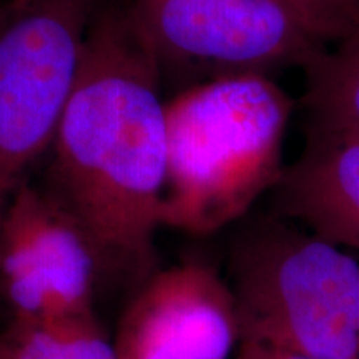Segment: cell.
I'll return each instance as SVG.
<instances>
[{"label":"cell","instance_id":"6da1fadb","mask_svg":"<svg viewBox=\"0 0 359 359\" xmlns=\"http://www.w3.org/2000/svg\"><path fill=\"white\" fill-rule=\"evenodd\" d=\"M161 72L128 11H98L48 150L42 188L95 246L103 278L156 271L167 182Z\"/></svg>","mask_w":359,"mask_h":359},{"label":"cell","instance_id":"7a4b0ae2","mask_svg":"<svg viewBox=\"0 0 359 359\" xmlns=\"http://www.w3.org/2000/svg\"><path fill=\"white\" fill-rule=\"evenodd\" d=\"M294 102L269 75L183 88L167 102L161 226L205 236L236 223L280 182Z\"/></svg>","mask_w":359,"mask_h":359},{"label":"cell","instance_id":"3957f363","mask_svg":"<svg viewBox=\"0 0 359 359\" xmlns=\"http://www.w3.org/2000/svg\"><path fill=\"white\" fill-rule=\"evenodd\" d=\"M240 339L309 359H359V262L290 219L251 222L226 278Z\"/></svg>","mask_w":359,"mask_h":359},{"label":"cell","instance_id":"277c9868","mask_svg":"<svg viewBox=\"0 0 359 359\" xmlns=\"http://www.w3.org/2000/svg\"><path fill=\"white\" fill-rule=\"evenodd\" d=\"M98 0H13L0 11V223L47 158Z\"/></svg>","mask_w":359,"mask_h":359},{"label":"cell","instance_id":"5b68a950","mask_svg":"<svg viewBox=\"0 0 359 359\" xmlns=\"http://www.w3.org/2000/svg\"><path fill=\"white\" fill-rule=\"evenodd\" d=\"M128 12L161 77L191 85L303 69L327 47L290 0H133Z\"/></svg>","mask_w":359,"mask_h":359},{"label":"cell","instance_id":"8992f818","mask_svg":"<svg viewBox=\"0 0 359 359\" xmlns=\"http://www.w3.org/2000/svg\"><path fill=\"white\" fill-rule=\"evenodd\" d=\"M102 278L97 250L82 226L42 187L27 182L0 223V293L11 318L93 316Z\"/></svg>","mask_w":359,"mask_h":359},{"label":"cell","instance_id":"52a82bcc","mask_svg":"<svg viewBox=\"0 0 359 359\" xmlns=\"http://www.w3.org/2000/svg\"><path fill=\"white\" fill-rule=\"evenodd\" d=\"M114 344L118 359H233L240 321L226 278L201 262L158 268L133 290Z\"/></svg>","mask_w":359,"mask_h":359},{"label":"cell","instance_id":"ba28073f","mask_svg":"<svg viewBox=\"0 0 359 359\" xmlns=\"http://www.w3.org/2000/svg\"><path fill=\"white\" fill-rule=\"evenodd\" d=\"M271 196V213L359 253V130L308 123L302 155Z\"/></svg>","mask_w":359,"mask_h":359},{"label":"cell","instance_id":"9c48e42d","mask_svg":"<svg viewBox=\"0 0 359 359\" xmlns=\"http://www.w3.org/2000/svg\"><path fill=\"white\" fill-rule=\"evenodd\" d=\"M303 109L311 125L359 130V27L303 67Z\"/></svg>","mask_w":359,"mask_h":359},{"label":"cell","instance_id":"30bf717a","mask_svg":"<svg viewBox=\"0 0 359 359\" xmlns=\"http://www.w3.org/2000/svg\"><path fill=\"white\" fill-rule=\"evenodd\" d=\"M0 359H118L97 314L77 320L11 318L0 331Z\"/></svg>","mask_w":359,"mask_h":359},{"label":"cell","instance_id":"8fae6325","mask_svg":"<svg viewBox=\"0 0 359 359\" xmlns=\"http://www.w3.org/2000/svg\"><path fill=\"white\" fill-rule=\"evenodd\" d=\"M318 34L338 42L359 27V0H291Z\"/></svg>","mask_w":359,"mask_h":359},{"label":"cell","instance_id":"7c38bea8","mask_svg":"<svg viewBox=\"0 0 359 359\" xmlns=\"http://www.w3.org/2000/svg\"><path fill=\"white\" fill-rule=\"evenodd\" d=\"M233 359H309L302 354L291 353L288 349L271 346L266 343H258V341L240 339L235 358Z\"/></svg>","mask_w":359,"mask_h":359},{"label":"cell","instance_id":"4fadbf2b","mask_svg":"<svg viewBox=\"0 0 359 359\" xmlns=\"http://www.w3.org/2000/svg\"><path fill=\"white\" fill-rule=\"evenodd\" d=\"M290 2H291V0H290ZM291 4H293V2H291ZM293 6H294V4H293Z\"/></svg>","mask_w":359,"mask_h":359}]
</instances>
